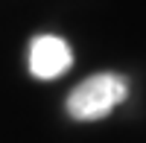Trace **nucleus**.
I'll list each match as a JSON object with an SVG mask.
<instances>
[{
  "label": "nucleus",
  "instance_id": "1",
  "mask_svg": "<svg viewBox=\"0 0 146 143\" xmlns=\"http://www.w3.org/2000/svg\"><path fill=\"white\" fill-rule=\"evenodd\" d=\"M129 93V82L120 73H96L82 79L67 97V114L73 120L94 123L108 117Z\"/></svg>",
  "mask_w": 146,
  "mask_h": 143
},
{
  "label": "nucleus",
  "instance_id": "2",
  "mask_svg": "<svg viewBox=\"0 0 146 143\" xmlns=\"http://www.w3.org/2000/svg\"><path fill=\"white\" fill-rule=\"evenodd\" d=\"M73 64V50L58 35H38L29 44V73L35 79H58Z\"/></svg>",
  "mask_w": 146,
  "mask_h": 143
}]
</instances>
